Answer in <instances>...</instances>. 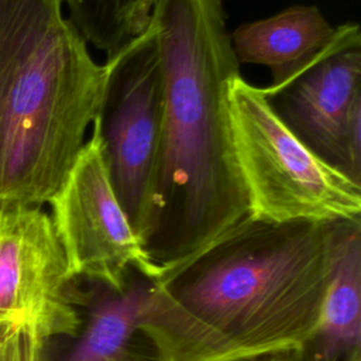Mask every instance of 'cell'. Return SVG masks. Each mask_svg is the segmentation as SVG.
I'll return each instance as SVG.
<instances>
[{
    "label": "cell",
    "mask_w": 361,
    "mask_h": 361,
    "mask_svg": "<svg viewBox=\"0 0 361 361\" xmlns=\"http://www.w3.org/2000/svg\"><path fill=\"white\" fill-rule=\"evenodd\" d=\"M62 7L63 0H0V110L20 66L63 17Z\"/></svg>",
    "instance_id": "obj_13"
},
{
    "label": "cell",
    "mask_w": 361,
    "mask_h": 361,
    "mask_svg": "<svg viewBox=\"0 0 361 361\" xmlns=\"http://www.w3.org/2000/svg\"><path fill=\"white\" fill-rule=\"evenodd\" d=\"M310 361H361V219L353 220L316 329L302 347Z\"/></svg>",
    "instance_id": "obj_11"
},
{
    "label": "cell",
    "mask_w": 361,
    "mask_h": 361,
    "mask_svg": "<svg viewBox=\"0 0 361 361\" xmlns=\"http://www.w3.org/2000/svg\"><path fill=\"white\" fill-rule=\"evenodd\" d=\"M82 290L51 216L0 206V361H48L82 324Z\"/></svg>",
    "instance_id": "obj_5"
},
{
    "label": "cell",
    "mask_w": 361,
    "mask_h": 361,
    "mask_svg": "<svg viewBox=\"0 0 361 361\" xmlns=\"http://www.w3.org/2000/svg\"><path fill=\"white\" fill-rule=\"evenodd\" d=\"M233 144L251 217L324 221L360 217L361 186L307 149L276 117L262 87L228 82Z\"/></svg>",
    "instance_id": "obj_4"
},
{
    "label": "cell",
    "mask_w": 361,
    "mask_h": 361,
    "mask_svg": "<svg viewBox=\"0 0 361 361\" xmlns=\"http://www.w3.org/2000/svg\"><path fill=\"white\" fill-rule=\"evenodd\" d=\"M331 25L317 6H290L267 18L241 24L230 32L238 65H261L271 71L276 87L309 66L333 41Z\"/></svg>",
    "instance_id": "obj_9"
},
{
    "label": "cell",
    "mask_w": 361,
    "mask_h": 361,
    "mask_svg": "<svg viewBox=\"0 0 361 361\" xmlns=\"http://www.w3.org/2000/svg\"><path fill=\"white\" fill-rule=\"evenodd\" d=\"M159 0H63L82 38L111 56L151 24Z\"/></svg>",
    "instance_id": "obj_12"
},
{
    "label": "cell",
    "mask_w": 361,
    "mask_h": 361,
    "mask_svg": "<svg viewBox=\"0 0 361 361\" xmlns=\"http://www.w3.org/2000/svg\"><path fill=\"white\" fill-rule=\"evenodd\" d=\"M283 126L316 157L361 186V32L337 27L329 47L302 72L262 87Z\"/></svg>",
    "instance_id": "obj_7"
},
{
    "label": "cell",
    "mask_w": 361,
    "mask_h": 361,
    "mask_svg": "<svg viewBox=\"0 0 361 361\" xmlns=\"http://www.w3.org/2000/svg\"><path fill=\"white\" fill-rule=\"evenodd\" d=\"M103 78L104 65L61 17L20 66L0 110V206L52 200L85 145Z\"/></svg>",
    "instance_id": "obj_3"
},
{
    "label": "cell",
    "mask_w": 361,
    "mask_h": 361,
    "mask_svg": "<svg viewBox=\"0 0 361 361\" xmlns=\"http://www.w3.org/2000/svg\"><path fill=\"white\" fill-rule=\"evenodd\" d=\"M49 204L75 278L113 290H123L133 272L147 278L140 241L110 186L92 137Z\"/></svg>",
    "instance_id": "obj_8"
},
{
    "label": "cell",
    "mask_w": 361,
    "mask_h": 361,
    "mask_svg": "<svg viewBox=\"0 0 361 361\" xmlns=\"http://www.w3.org/2000/svg\"><path fill=\"white\" fill-rule=\"evenodd\" d=\"M92 283L90 295L82 293L86 317L58 361H159L138 327L152 281L141 275L123 290Z\"/></svg>",
    "instance_id": "obj_10"
},
{
    "label": "cell",
    "mask_w": 361,
    "mask_h": 361,
    "mask_svg": "<svg viewBox=\"0 0 361 361\" xmlns=\"http://www.w3.org/2000/svg\"><path fill=\"white\" fill-rule=\"evenodd\" d=\"M152 23L162 128L151 210L140 240L155 282L251 216L238 171L228 82L240 75L224 0H159Z\"/></svg>",
    "instance_id": "obj_2"
},
{
    "label": "cell",
    "mask_w": 361,
    "mask_h": 361,
    "mask_svg": "<svg viewBox=\"0 0 361 361\" xmlns=\"http://www.w3.org/2000/svg\"><path fill=\"white\" fill-rule=\"evenodd\" d=\"M103 65L92 138L140 241L149 217L162 128V72L152 20Z\"/></svg>",
    "instance_id": "obj_6"
},
{
    "label": "cell",
    "mask_w": 361,
    "mask_h": 361,
    "mask_svg": "<svg viewBox=\"0 0 361 361\" xmlns=\"http://www.w3.org/2000/svg\"><path fill=\"white\" fill-rule=\"evenodd\" d=\"M354 219L247 217L152 282L141 333L159 361H257L302 348Z\"/></svg>",
    "instance_id": "obj_1"
},
{
    "label": "cell",
    "mask_w": 361,
    "mask_h": 361,
    "mask_svg": "<svg viewBox=\"0 0 361 361\" xmlns=\"http://www.w3.org/2000/svg\"><path fill=\"white\" fill-rule=\"evenodd\" d=\"M257 361H310V360L307 358V355L302 348H298V350H288L274 355H268Z\"/></svg>",
    "instance_id": "obj_14"
}]
</instances>
